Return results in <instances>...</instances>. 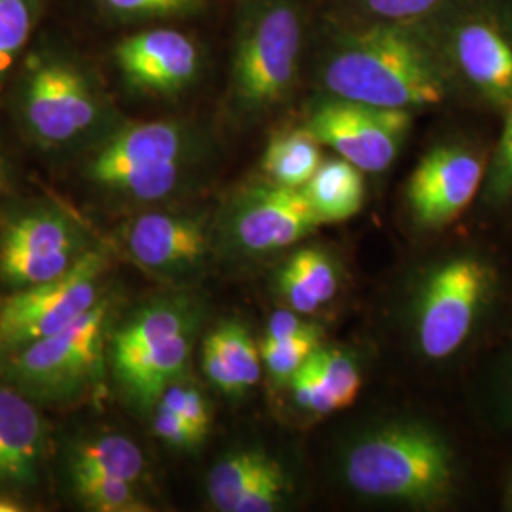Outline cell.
Wrapping results in <instances>:
<instances>
[{"label":"cell","mask_w":512,"mask_h":512,"mask_svg":"<svg viewBox=\"0 0 512 512\" xmlns=\"http://www.w3.org/2000/svg\"><path fill=\"white\" fill-rule=\"evenodd\" d=\"M40 18V0H0V84L29 44Z\"/></svg>","instance_id":"603a6c76"},{"label":"cell","mask_w":512,"mask_h":512,"mask_svg":"<svg viewBox=\"0 0 512 512\" xmlns=\"http://www.w3.org/2000/svg\"><path fill=\"white\" fill-rule=\"evenodd\" d=\"M203 370H205L207 378L211 380V384L217 385L220 391L230 393V395L241 393L234 376L230 374L228 366L222 361L219 351L209 340H205V344H203Z\"/></svg>","instance_id":"8d00e7d4"},{"label":"cell","mask_w":512,"mask_h":512,"mask_svg":"<svg viewBox=\"0 0 512 512\" xmlns=\"http://www.w3.org/2000/svg\"><path fill=\"white\" fill-rule=\"evenodd\" d=\"M105 268L107 256L101 251H84L65 274L10 294L0 306V359L52 336L92 310Z\"/></svg>","instance_id":"3957f363"},{"label":"cell","mask_w":512,"mask_h":512,"mask_svg":"<svg viewBox=\"0 0 512 512\" xmlns=\"http://www.w3.org/2000/svg\"><path fill=\"white\" fill-rule=\"evenodd\" d=\"M21 114L44 145H65L97 124L101 103L92 80L73 61L54 55L35 59L21 92Z\"/></svg>","instance_id":"8992f818"},{"label":"cell","mask_w":512,"mask_h":512,"mask_svg":"<svg viewBox=\"0 0 512 512\" xmlns=\"http://www.w3.org/2000/svg\"><path fill=\"white\" fill-rule=\"evenodd\" d=\"M190 329L160 334L129 348H112L120 384L141 404L156 403L173 384L190 357Z\"/></svg>","instance_id":"5bb4252c"},{"label":"cell","mask_w":512,"mask_h":512,"mask_svg":"<svg viewBox=\"0 0 512 512\" xmlns=\"http://www.w3.org/2000/svg\"><path fill=\"white\" fill-rule=\"evenodd\" d=\"M268 458L256 450H243L222 459L207 478L211 503L222 512H234L241 497L255 482L256 476L268 465Z\"/></svg>","instance_id":"44dd1931"},{"label":"cell","mask_w":512,"mask_h":512,"mask_svg":"<svg viewBox=\"0 0 512 512\" xmlns=\"http://www.w3.org/2000/svg\"><path fill=\"white\" fill-rule=\"evenodd\" d=\"M484 165L471 150L440 147L423 156L408 183V202L425 226H440L473 202Z\"/></svg>","instance_id":"8fae6325"},{"label":"cell","mask_w":512,"mask_h":512,"mask_svg":"<svg viewBox=\"0 0 512 512\" xmlns=\"http://www.w3.org/2000/svg\"><path fill=\"white\" fill-rule=\"evenodd\" d=\"M289 266L293 268L302 283L308 287L311 296L319 302V306L327 304L338 291V277L327 256L315 249L298 251L291 258Z\"/></svg>","instance_id":"4316f807"},{"label":"cell","mask_w":512,"mask_h":512,"mask_svg":"<svg viewBox=\"0 0 512 512\" xmlns=\"http://www.w3.org/2000/svg\"><path fill=\"white\" fill-rule=\"evenodd\" d=\"M74 490L80 501L99 512L147 511L135 492V484L120 478L95 475H73Z\"/></svg>","instance_id":"cb8c5ba5"},{"label":"cell","mask_w":512,"mask_h":512,"mask_svg":"<svg viewBox=\"0 0 512 512\" xmlns=\"http://www.w3.org/2000/svg\"><path fill=\"white\" fill-rule=\"evenodd\" d=\"M101 8L120 19L167 18L194 12L202 0H97Z\"/></svg>","instance_id":"f1b7e54d"},{"label":"cell","mask_w":512,"mask_h":512,"mask_svg":"<svg viewBox=\"0 0 512 512\" xmlns=\"http://www.w3.org/2000/svg\"><path fill=\"white\" fill-rule=\"evenodd\" d=\"M207 340L219 351L241 393L258 384L262 357L247 330L238 323H224L219 329L213 330Z\"/></svg>","instance_id":"7402d4cb"},{"label":"cell","mask_w":512,"mask_h":512,"mask_svg":"<svg viewBox=\"0 0 512 512\" xmlns=\"http://www.w3.org/2000/svg\"><path fill=\"white\" fill-rule=\"evenodd\" d=\"M19 511H23V507H19V503H16L14 499H8V497H2V495H0V512Z\"/></svg>","instance_id":"74e56055"},{"label":"cell","mask_w":512,"mask_h":512,"mask_svg":"<svg viewBox=\"0 0 512 512\" xmlns=\"http://www.w3.org/2000/svg\"><path fill=\"white\" fill-rule=\"evenodd\" d=\"M490 272L473 256H459L431 275L420 304L418 340L429 359H446L475 325Z\"/></svg>","instance_id":"ba28073f"},{"label":"cell","mask_w":512,"mask_h":512,"mask_svg":"<svg viewBox=\"0 0 512 512\" xmlns=\"http://www.w3.org/2000/svg\"><path fill=\"white\" fill-rule=\"evenodd\" d=\"M319 145L310 128L279 133L264 152L262 169L274 184L304 188L323 164Z\"/></svg>","instance_id":"d6986e66"},{"label":"cell","mask_w":512,"mask_h":512,"mask_svg":"<svg viewBox=\"0 0 512 512\" xmlns=\"http://www.w3.org/2000/svg\"><path fill=\"white\" fill-rule=\"evenodd\" d=\"M492 190L497 198L512 194V107L507 114V122L495 154Z\"/></svg>","instance_id":"d6a6232c"},{"label":"cell","mask_w":512,"mask_h":512,"mask_svg":"<svg viewBox=\"0 0 512 512\" xmlns=\"http://www.w3.org/2000/svg\"><path fill=\"white\" fill-rule=\"evenodd\" d=\"M317 327L306 323L294 311H275L268 321L266 338L270 340H293V338H319Z\"/></svg>","instance_id":"e575fe53"},{"label":"cell","mask_w":512,"mask_h":512,"mask_svg":"<svg viewBox=\"0 0 512 512\" xmlns=\"http://www.w3.org/2000/svg\"><path fill=\"white\" fill-rule=\"evenodd\" d=\"M109 306L97 302L65 329L6 357L14 382L42 397L74 393L99 374Z\"/></svg>","instance_id":"5b68a950"},{"label":"cell","mask_w":512,"mask_h":512,"mask_svg":"<svg viewBox=\"0 0 512 512\" xmlns=\"http://www.w3.org/2000/svg\"><path fill=\"white\" fill-rule=\"evenodd\" d=\"M511 505H512V499H511Z\"/></svg>","instance_id":"ab89813d"},{"label":"cell","mask_w":512,"mask_h":512,"mask_svg":"<svg viewBox=\"0 0 512 512\" xmlns=\"http://www.w3.org/2000/svg\"><path fill=\"white\" fill-rule=\"evenodd\" d=\"M366 8L380 18L391 21L420 18L429 14L440 0H363Z\"/></svg>","instance_id":"836d02e7"},{"label":"cell","mask_w":512,"mask_h":512,"mask_svg":"<svg viewBox=\"0 0 512 512\" xmlns=\"http://www.w3.org/2000/svg\"><path fill=\"white\" fill-rule=\"evenodd\" d=\"M310 365L329 389L338 410H344L355 403L361 391V374L348 353L319 346L310 357Z\"/></svg>","instance_id":"d4e9b609"},{"label":"cell","mask_w":512,"mask_h":512,"mask_svg":"<svg viewBox=\"0 0 512 512\" xmlns=\"http://www.w3.org/2000/svg\"><path fill=\"white\" fill-rule=\"evenodd\" d=\"M145 458L133 440L122 435H103L86 440L74 450L71 475H95L137 482L143 476Z\"/></svg>","instance_id":"ffe728a7"},{"label":"cell","mask_w":512,"mask_h":512,"mask_svg":"<svg viewBox=\"0 0 512 512\" xmlns=\"http://www.w3.org/2000/svg\"><path fill=\"white\" fill-rule=\"evenodd\" d=\"M302 29L287 2H266L241 27L234 61L236 92L245 103L279 99L296 76Z\"/></svg>","instance_id":"52a82bcc"},{"label":"cell","mask_w":512,"mask_h":512,"mask_svg":"<svg viewBox=\"0 0 512 512\" xmlns=\"http://www.w3.org/2000/svg\"><path fill=\"white\" fill-rule=\"evenodd\" d=\"M82 238L71 220L35 211L10 220L0 234V277L12 287H31L65 274L82 256Z\"/></svg>","instance_id":"30bf717a"},{"label":"cell","mask_w":512,"mask_h":512,"mask_svg":"<svg viewBox=\"0 0 512 512\" xmlns=\"http://www.w3.org/2000/svg\"><path fill=\"white\" fill-rule=\"evenodd\" d=\"M186 137L173 122H145L118 131L90 164L93 181L135 200H160L181 179Z\"/></svg>","instance_id":"277c9868"},{"label":"cell","mask_w":512,"mask_h":512,"mask_svg":"<svg viewBox=\"0 0 512 512\" xmlns=\"http://www.w3.org/2000/svg\"><path fill=\"white\" fill-rule=\"evenodd\" d=\"M44 446V423L19 391L0 385V486L31 484Z\"/></svg>","instance_id":"2e32d148"},{"label":"cell","mask_w":512,"mask_h":512,"mask_svg":"<svg viewBox=\"0 0 512 512\" xmlns=\"http://www.w3.org/2000/svg\"><path fill=\"white\" fill-rule=\"evenodd\" d=\"M0 192H2V160H0Z\"/></svg>","instance_id":"f35d334b"},{"label":"cell","mask_w":512,"mask_h":512,"mask_svg":"<svg viewBox=\"0 0 512 512\" xmlns=\"http://www.w3.org/2000/svg\"><path fill=\"white\" fill-rule=\"evenodd\" d=\"M287 490L285 473L281 471L279 463L270 459L262 473L256 476L255 482L241 497V501L234 512H270L277 509L283 494Z\"/></svg>","instance_id":"83f0119b"},{"label":"cell","mask_w":512,"mask_h":512,"mask_svg":"<svg viewBox=\"0 0 512 512\" xmlns=\"http://www.w3.org/2000/svg\"><path fill=\"white\" fill-rule=\"evenodd\" d=\"M319 224L302 188L260 186L239 205L234 232L247 251L268 253L306 238Z\"/></svg>","instance_id":"7c38bea8"},{"label":"cell","mask_w":512,"mask_h":512,"mask_svg":"<svg viewBox=\"0 0 512 512\" xmlns=\"http://www.w3.org/2000/svg\"><path fill=\"white\" fill-rule=\"evenodd\" d=\"M158 406L179 414L188 421L202 437L209 429V410L200 391L184 385H169L158 399Z\"/></svg>","instance_id":"f546056e"},{"label":"cell","mask_w":512,"mask_h":512,"mask_svg":"<svg viewBox=\"0 0 512 512\" xmlns=\"http://www.w3.org/2000/svg\"><path fill=\"white\" fill-rule=\"evenodd\" d=\"M446 444L420 425H395L361 440L346 459L349 484L368 497L435 501L452 486Z\"/></svg>","instance_id":"7a4b0ae2"},{"label":"cell","mask_w":512,"mask_h":512,"mask_svg":"<svg viewBox=\"0 0 512 512\" xmlns=\"http://www.w3.org/2000/svg\"><path fill=\"white\" fill-rule=\"evenodd\" d=\"M114 59L133 88L150 93L183 90L200 67L196 44L175 29H154L124 38L114 48Z\"/></svg>","instance_id":"4fadbf2b"},{"label":"cell","mask_w":512,"mask_h":512,"mask_svg":"<svg viewBox=\"0 0 512 512\" xmlns=\"http://www.w3.org/2000/svg\"><path fill=\"white\" fill-rule=\"evenodd\" d=\"M154 433L165 442H169L173 446H181V448L194 446L203 439L202 435L179 414L160 408V406H158V414L154 418Z\"/></svg>","instance_id":"1f68e13d"},{"label":"cell","mask_w":512,"mask_h":512,"mask_svg":"<svg viewBox=\"0 0 512 512\" xmlns=\"http://www.w3.org/2000/svg\"><path fill=\"white\" fill-rule=\"evenodd\" d=\"M319 348V338H293L270 340L264 338L260 346L262 363L277 382H289L294 374L306 365V361Z\"/></svg>","instance_id":"484cf974"},{"label":"cell","mask_w":512,"mask_h":512,"mask_svg":"<svg viewBox=\"0 0 512 512\" xmlns=\"http://www.w3.org/2000/svg\"><path fill=\"white\" fill-rule=\"evenodd\" d=\"M410 120L406 109L336 99L315 110L308 128L321 145L336 150L361 171L380 173L397 158Z\"/></svg>","instance_id":"9c48e42d"},{"label":"cell","mask_w":512,"mask_h":512,"mask_svg":"<svg viewBox=\"0 0 512 512\" xmlns=\"http://www.w3.org/2000/svg\"><path fill=\"white\" fill-rule=\"evenodd\" d=\"M338 99L385 109L437 105L444 82L429 52L397 27L376 25L344 38L325 67Z\"/></svg>","instance_id":"6da1fadb"},{"label":"cell","mask_w":512,"mask_h":512,"mask_svg":"<svg viewBox=\"0 0 512 512\" xmlns=\"http://www.w3.org/2000/svg\"><path fill=\"white\" fill-rule=\"evenodd\" d=\"M459 67L478 90L495 101L512 99V48L494 27L469 23L456 37Z\"/></svg>","instance_id":"e0dca14e"},{"label":"cell","mask_w":512,"mask_h":512,"mask_svg":"<svg viewBox=\"0 0 512 512\" xmlns=\"http://www.w3.org/2000/svg\"><path fill=\"white\" fill-rule=\"evenodd\" d=\"M279 287L281 293L291 304V308L298 313H313L319 306V302L311 296L308 287L302 283V279L294 272L293 268L287 264V268L281 272L279 277Z\"/></svg>","instance_id":"d590c367"},{"label":"cell","mask_w":512,"mask_h":512,"mask_svg":"<svg viewBox=\"0 0 512 512\" xmlns=\"http://www.w3.org/2000/svg\"><path fill=\"white\" fill-rule=\"evenodd\" d=\"M291 384H293L294 399L304 410L313 414H330L338 410L329 389L321 382V378L310 365V359L294 374Z\"/></svg>","instance_id":"4dcf8cb0"},{"label":"cell","mask_w":512,"mask_h":512,"mask_svg":"<svg viewBox=\"0 0 512 512\" xmlns=\"http://www.w3.org/2000/svg\"><path fill=\"white\" fill-rule=\"evenodd\" d=\"M128 249L150 270H171L196 264L207 249L203 228L196 220L167 213H148L129 226Z\"/></svg>","instance_id":"9a60e30c"},{"label":"cell","mask_w":512,"mask_h":512,"mask_svg":"<svg viewBox=\"0 0 512 512\" xmlns=\"http://www.w3.org/2000/svg\"><path fill=\"white\" fill-rule=\"evenodd\" d=\"M302 190L321 222L351 219L361 211L365 202L361 169L344 158L319 165Z\"/></svg>","instance_id":"ac0fdd59"}]
</instances>
